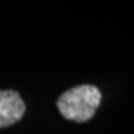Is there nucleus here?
Listing matches in <instances>:
<instances>
[{
  "label": "nucleus",
  "mask_w": 134,
  "mask_h": 134,
  "mask_svg": "<svg viewBox=\"0 0 134 134\" xmlns=\"http://www.w3.org/2000/svg\"><path fill=\"white\" fill-rule=\"evenodd\" d=\"M102 94L96 86L81 85L63 93L57 100V108L68 120L83 123L94 115Z\"/></svg>",
  "instance_id": "1"
},
{
  "label": "nucleus",
  "mask_w": 134,
  "mask_h": 134,
  "mask_svg": "<svg viewBox=\"0 0 134 134\" xmlns=\"http://www.w3.org/2000/svg\"><path fill=\"white\" fill-rule=\"evenodd\" d=\"M25 103L18 92L0 91V128L10 127L25 114Z\"/></svg>",
  "instance_id": "2"
}]
</instances>
